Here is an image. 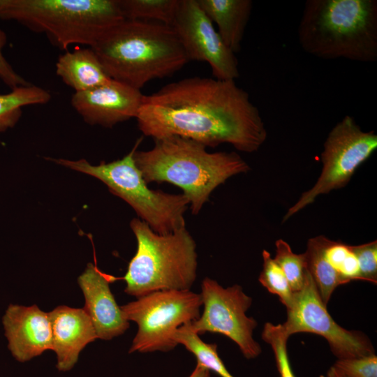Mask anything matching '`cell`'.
Here are the masks:
<instances>
[{"mask_svg":"<svg viewBox=\"0 0 377 377\" xmlns=\"http://www.w3.org/2000/svg\"><path fill=\"white\" fill-rule=\"evenodd\" d=\"M135 119L154 140L179 136L247 153L258 151L267 136L259 110L235 80L196 76L169 83L143 96Z\"/></svg>","mask_w":377,"mask_h":377,"instance_id":"cell-1","label":"cell"},{"mask_svg":"<svg viewBox=\"0 0 377 377\" xmlns=\"http://www.w3.org/2000/svg\"><path fill=\"white\" fill-rule=\"evenodd\" d=\"M89 47L110 78L140 90L189 61L172 27L154 21L124 19Z\"/></svg>","mask_w":377,"mask_h":377,"instance_id":"cell-2","label":"cell"},{"mask_svg":"<svg viewBox=\"0 0 377 377\" xmlns=\"http://www.w3.org/2000/svg\"><path fill=\"white\" fill-rule=\"evenodd\" d=\"M148 151L133 154L136 166L148 184L168 182L177 186L198 214L212 191L232 176L250 170L235 152H209L193 140L170 136L154 140Z\"/></svg>","mask_w":377,"mask_h":377,"instance_id":"cell-3","label":"cell"},{"mask_svg":"<svg viewBox=\"0 0 377 377\" xmlns=\"http://www.w3.org/2000/svg\"><path fill=\"white\" fill-rule=\"evenodd\" d=\"M298 39L308 54L323 59L377 60L376 0H307Z\"/></svg>","mask_w":377,"mask_h":377,"instance_id":"cell-4","label":"cell"},{"mask_svg":"<svg viewBox=\"0 0 377 377\" xmlns=\"http://www.w3.org/2000/svg\"><path fill=\"white\" fill-rule=\"evenodd\" d=\"M0 19L44 34L61 50L90 47L124 18L117 0H0Z\"/></svg>","mask_w":377,"mask_h":377,"instance_id":"cell-5","label":"cell"},{"mask_svg":"<svg viewBox=\"0 0 377 377\" xmlns=\"http://www.w3.org/2000/svg\"><path fill=\"white\" fill-rule=\"evenodd\" d=\"M131 228L137 250L128 263L126 293L137 298L159 290H190L196 279V244L185 227L165 235L155 232L145 221L133 219Z\"/></svg>","mask_w":377,"mask_h":377,"instance_id":"cell-6","label":"cell"},{"mask_svg":"<svg viewBox=\"0 0 377 377\" xmlns=\"http://www.w3.org/2000/svg\"><path fill=\"white\" fill-rule=\"evenodd\" d=\"M141 140L124 158L108 163L92 165L84 159L54 161L100 179L111 193L130 205L152 230L161 235L170 233L185 227L184 213L190 202L183 193L171 194L148 186L133 158Z\"/></svg>","mask_w":377,"mask_h":377,"instance_id":"cell-7","label":"cell"},{"mask_svg":"<svg viewBox=\"0 0 377 377\" xmlns=\"http://www.w3.org/2000/svg\"><path fill=\"white\" fill-rule=\"evenodd\" d=\"M200 294L190 290H159L120 306L124 318L138 325L129 353L168 352L178 344L173 337L182 325L197 320Z\"/></svg>","mask_w":377,"mask_h":377,"instance_id":"cell-8","label":"cell"},{"mask_svg":"<svg viewBox=\"0 0 377 377\" xmlns=\"http://www.w3.org/2000/svg\"><path fill=\"white\" fill-rule=\"evenodd\" d=\"M376 149V134L363 131L353 117L346 115L329 132L323 144V168L318 180L288 209L283 221L313 203L319 195L344 187Z\"/></svg>","mask_w":377,"mask_h":377,"instance_id":"cell-9","label":"cell"},{"mask_svg":"<svg viewBox=\"0 0 377 377\" xmlns=\"http://www.w3.org/2000/svg\"><path fill=\"white\" fill-rule=\"evenodd\" d=\"M201 289L204 309L200 317L190 323L191 329L198 335L205 332L224 335L238 346L246 359L257 357L262 351L253 337L258 323L246 314L251 297L239 285L223 288L208 277L203 279Z\"/></svg>","mask_w":377,"mask_h":377,"instance_id":"cell-10","label":"cell"},{"mask_svg":"<svg viewBox=\"0 0 377 377\" xmlns=\"http://www.w3.org/2000/svg\"><path fill=\"white\" fill-rule=\"evenodd\" d=\"M287 309V319L282 324L290 337L310 332L324 337L338 359L360 357L375 354L368 337L360 332L348 330L339 325L327 311L309 272L300 290L293 293Z\"/></svg>","mask_w":377,"mask_h":377,"instance_id":"cell-11","label":"cell"},{"mask_svg":"<svg viewBox=\"0 0 377 377\" xmlns=\"http://www.w3.org/2000/svg\"><path fill=\"white\" fill-rule=\"evenodd\" d=\"M170 26L189 61H206L218 80L239 77L235 54L226 45L198 0H179Z\"/></svg>","mask_w":377,"mask_h":377,"instance_id":"cell-12","label":"cell"},{"mask_svg":"<svg viewBox=\"0 0 377 377\" xmlns=\"http://www.w3.org/2000/svg\"><path fill=\"white\" fill-rule=\"evenodd\" d=\"M143 96L140 89L111 79L91 89L75 92L71 102L86 122L112 127L135 118Z\"/></svg>","mask_w":377,"mask_h":377,"instance_id":"cell-13","label":"cell"},{"mask_svg":"<svg viewBox=\"0 0 377 377\" xmlns=\"http://www.w3.org/2000/svg\"><path fill=\"white\" fill-rule=\"evenodd\" d=\"M2 323L8 348L17 361L25 362L52 349L49 313L37 305L9 304Z\"/></svg>","mask_w":377,"mask_h":377,"instance_id":"cell-14","label":"cell"},{"mask_svg":"<svg viewBox=\"0 0 377 377\" xmlns=\"http://www.w3.org/2000/svg\"><path fill=\"white\" fill-rule=\"evenodd\" d=\"M77 281L85 299L83 309L93 323L97 337L110 340L124 334L129 327V321L124 318L111 292L110 275L90 263Z\"/></svg>","mask_w":377,"mask_h":377,"instance_id":"cell-15","label":"cell"},{"mask_svg":"<svg viewBox=\"0 0 377 377\" xmlns=\"http://www.w3.org/2000/svg\"><path fill=\"white\" fill-rule=\"evenodd\" d=\"M48 313L56 367L60 371H68L77 363L82 349L98 338L94 327L84 309L63 305Z\"/></svg>","mask_w":377,"mask_h":377,"instance_id":"cell-16","label":"cell"},{"mask_svg":"<svg viewBox=\"0 0 377 377\" xmlns=\"http://www.w3.org/2000/svg\"><path fill=\"white\" fill-rule=\"evenodd\" d=\"M202 10L218 27L226 45L235 54L241 49L253 9L251 0H198Z\"/></svg>","mask_w":377,"mask_h":377,"instance_id":"cell-17","label":"cell"},{"mask_svg":"<svg viewBox=\"0 0 377 377\" xmlns=\"http://www.w3.org/2000/svg\"><path fill=\"white\" fill-rule=\"evenodd\" d=\"M56 73L75 92L91 89L110 78L91 47L79 48L60 55Z\"/></svg>","mask_w":377,"mask_h":377,"instance_id":"cell-18","label":"cell"},{"mask_svg":"<svg viewBox=\"0 0 377 377\" xmlns=\"http://www.w3.org/2000/svg\"><path fill=\"white\" fill-rule=\"evenodd\" d=\"M327 237L320 235L308 240L304 253L306 268L311 275L320 298L327 306L334 290L340 285L348 283L330 265L324 255Z\"/></svg>","mask_w":377,"mask_h":377,"instance_id":"cell-19","label":"cell"},{"mask_svg":"<svg viewBox=\"0 0 377 377\" xmlns=\"http://www.w3.org/2000/svg\"><path fill=\"white\" fill-rule=\"evenodd\" d=\"M51 99L50 93L40 87L29 84L20 87L0 95V132L13 127L27 105H43Z\"/></svg>","mask_w":377,"mask_h":377,"instance_id":"cell-20","label":"cell"},{"mask_svg":"<svg viewBox=\"0 0 377 377\" xmlns=\"http://www.w3.org/2000/svg\"><path fill=\"white\" fill-rule=\"evenodd\" d=\"M173 339L177 344L183 345L197 359L198 364L209 371H213L221 377H233L220 358L217 345L205 343L191 327L190 323L180 326Z\"/></svg>","mask_w":377,"mask_h":377,"instance_id":"cell-21","label":"cell"},{"mask_svg":"<svg viewBox=\"0 0 377 377\" xmlns=\"http://www.w3.org/2000/svg\"><path fill=\"white\" fill-rule=\"evenodd\" d=\"M124 19L171 25L179 0H117Z\"/></svg>","mask_w":377,"mask_h":377,"instance_id":"cell-22","label":"cell"},{"mask_svg":"<svg viewBox=\"0 0 377 377\" xmlns=\"http://www.w3.org/2000/svg\"><path fill=\"white\" fill-rule=\"evenodd\" d=\"M276 256L274 258L283 272L293 293L303 287L309 273L304 253H295L290 245L279 239L275 242Z\"/></svg>","mask_w":377,"mask_h":377,"instance_id":"cell-23","label":"cell"},{"mask_svg":"<svg viewBox=\"0 0 377 377\" xmlns=\"http://www.w3.org/2000/svg\"><path fill=\"white\" fill-rule=\"evenodd\" d=\"M324 255L334 269L348 283L362 280L358 262L350 245L327 238Z\"/></svg>","mask_w":377,"mask_h":377,"instance_id":"cell-24","label":"cell"},{"mask_svg":"<svg viewBox=\"0 0 377 377\" xmlns=\"http://www.w3.org/2000/svg\"><path fill=\"white\" fill-rule=\"evenodd\" d=\"M262 256L263 262L258 279L260 283L269 292L277 295L286 308L289 307L293 302V292L283 272L269 252L263 250Z\"/></svg>","mask_w":377,"mask_h":377,"instance_id":"cell-25","label":"cell"},{"mask_svg":"<svg viewBox=\"0 0 377 377\" xmlns=\"http://www.w3.org/2000/svg\"><path fill=\"white\" fill-rule=\"evenodd\" d=\"M290 337L282 324L266 323L262 332L263 339L272 348L280 377H295L289 362L287 341Z\"/></svg>","mask_w":377,"mask_h":377,"instance_id":"cell-26","label":"cell"},{"mask_svg":"<svg viewBox=\"0 0 377 377\" xmlns=\"http://www.w3.org/2000/svg\"><path fill=\"white\" fill-rule=\"evenodd\" d=\"M350 246L357 258L362 280L376 284L377 241Z\"/></svg>","mask_w":377,"mask_h":377,"instance_id":"cell-27","label":"cell"},{"mask_svg":"<svg viewBox=\"0 0 377 377\" xmlns=\"http://www.w3.org/2000/svg\"><path fill=\"white\" fill-rule=\"evenodd\" d=\"M333 366L348 377H377V356L375 354L338 359Z\"/></svg>","mask_w":377,"mask_h":377,"instance_id":"cell-28","label":"cell"},{"mask_svg":"<svg viewBox=\"0 0 377 377\" xmlns=\"http://www.w3.org/2000/svg\"><path fill=\"white\" fill-rule=\"evenodd\" d=\"M7 43L6 33L0 29V80L10 89L31 84L20 75L6 60L3 49Z\"/></svg>","mask_w":377,"mask_h":377,"instance_id":"cell-29","label":"cell"},{"mask_svg":"<svg viewBox=\"0 0 377 377\" xmlns=\"http://www.w3.org/2000/svg\"><path fill=\"white\" fill-rule=\"evenodd\" d=\"M188 377H211L210 371L197 364L196 367Z\"/></svg>","mask_w":377,"mask_h":377,"instance_id":"cell-30","label":"cell"},{"mask_svg":"<svg viewBox=\"0 0 377 377\" xmlns=\"http://www.w3.org/2000/svg\"><path fill=\"white\" fill-rule=\"evenodd\" d=\"M327 377H348L334 366L331 367L327 373Z\"/></svg>","mask_w":377,"mask_h":377,"instance_id":"cell-31","label":"cell"}]
</instances>
